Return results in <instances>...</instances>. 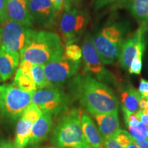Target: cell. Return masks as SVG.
Instances as JSON below:
<instances>
[{"mask_svg": "<svg viewBox=\"0 0 148 148\" xmlns=\"http://www.w3.org/2000/svg\"><path fill=\"white\" fill-rule=\"evenodd\" d=\"M32 95L14 84L0 85V110L3 117L10 122L16 121L32 103Z\"/></svg>", "mask_w": 148, "mask_h": 148, "instance_id": "obj_4", "label": "cell"}, {"mask_svg": "<svg viewBox=\"0 0 148 148\" xmlns=\"http://www.w3.org/2000/svg\"><path fill=\"white\" fill-rule=\"evenodd\" d=\"M0 148H18L15 143L8 140H0Z\"/></svg>", "mask_w": 148, "mask_h": 148, "instance_id": "obj_33", "label": "cell"}, {"mask_svg": "<svg viewBox=\"0 0 148 148\" xmlns=\"http://www.w3.org/2000/svg\"><path fill=\"white\" fill-rule=\"evenodd\" d=\"M82 132L88 145L92 148H104V140L89 115L82 112L81 116Z\"/></svg>", "mask_w": 148, "mask_h": 148, "instance_id": "obj_17", "label": "cell"}, {"mask_svg": "<svg viewBox=\"0 0 148 148\" xmlns=\"http://www.w3.org/2000/svg\"><path fill=\"white\" fill-rule=\"evenodd\" d=\"M33 24L49 28L54 25L56 12L50 0H26Z\"/></svg>", "mask_w": 148, "mask_h": 148, "instance_id": "obj_12", "label": "cell"}, {"mask_svg": "<svg viewBox=\"0 0 148 148\" xmlns=\"http://www.w3.org/2000/svg\"><path fill=\"white\" fill-rule=\"evenodd\" d=\"M147 140H148V136H147Z\"/></svg>", "mask_w": 148, "mask_h": 148, "instance_id": "obj_39", "label": "cell"}, {"mask_svg": "<svg viewBox=\"0 0 148 148\" xmlns=\"http://www.w3.org/2000/svg\"><path fill=\"white\" fill-rule=\"evenodd\" d=\"M13 84L20 89L32 93H34L38 88L32 73H23L18 69L14 76Z\"/></svg>", "mask_w": 148, "mask_h": 148, "instance_id": "obj_22", "label": "cell"}, {"mask_svg": "<svg viewBox=\"0 0 148 148\" xmlns=\"http://www.w3.org/2000/svg\"><path fill=\"white\" fill-rule=\"evenodd\" d=\"M91 38L103 65L114 63L119 58L121 45L110 42L101 32L97 33Z\"/></svg>", "mask_w": 148, "mask_h": 148, "instance_id": "obj_13", "label": "cell"}, {"mask_svg": "<svg viewBox=\"0 0 148 148\" xmlns=\"http://www.w3.org/2000/svg\"><path fill=\"white\" fill-rule=\"evenodd\" d=\"M93 116L103 140L113 136L120 129L118 110L108 113L95 114Z\"/></svg>", "mask_w": 148, "mask_h": 148, "instance_id": "obj_15", "label": "cell"}, {"mask_svg": "<svg viewBox=\"0 0 148 148\" xmlns=\"http://www.w3.org/2000/svg\"><path fill=\"white\" fill-rule=\"evenodd\" d=\"M32 29L8 20L2 26L0 47L8 51L21 52L28 40Z\"/></svg>", "mask_w": 148, "mask_h": 148, "instance_id": "obj_8", "label": "cell"}, {"mask_svg": "<svg viewBox=\"0 0 148 148\" xmlns=\"http://www.w3.org/2000/svg\"><path fill=\"white\" fill-rule=\"evenodd\" d=\"M129 7L136 19L142 23H148V0H132Z\"/></svg>", "mask_w": 148, "mask_h": 148, "instance_id": "obj_23", "label": "cell"}, {"mask_svg": "<svg viewBox=\"0 0 148 148\" xmlns=\"http://www.w3.org/2000/svg\"><path fill=\"white\" fill-rule=\"evenodd\" d=\"M8 20L7 0H0V25L3 26Z\"/></svg>", "mask_w": 148, "mask_h": 148, "instance_id": "obj_28", "label": "cell"}, {"mask_svg": "<svg viewBox=\"0 0 148 148\" xmlns=\"http://www.w3.org/2000/svg\"><path fill=\"white\" fill-rule=\"evenodd\" d=\"M142 26L121 45V53L119 60L123 69L128 70L131 62L138 54H143L145 49V41L144 33L147 24L142 23Z\"/></svg>", "mask_w": 148, "mask_h": 148, "instance_id": "obj_11", "label": "cell"}, {"mask_svg": "<svg viewBox=\"0 0 148 148\" xmlns=\"http://www.w3.org/2000/svg\"><path fill=\"white\" fill-rule=\"evenodd\" d=\"M7 12L8 20L28 27L33 25L26 0H7Z\"/></svg>", "mask_w": 148, "mask_h": 148, "instance_id": "obj_14", "label": "cell"}, {"mask_svg": "<svg viewBox=\"0 0 148 148\" xmlns=\"http://www.w3.org/2000/svg\"><path fill=\"white\" fill-rule=\"evenodd\" d=\"M63 56L64 58L68 60L73 61V62H78L81 60L82 58V48L75 43L66 45L64 47L63 51Z\"/></svg>", "mask_w": 148, "mask_h": 148, "instance_id": "obj_26", "label": "cell"}, {"mask_svg": "<svg viewBox=\"0 0 148 148\" xmlns=\"http://www.w3.org/2000/svg\"><path fill=\"white\" fill-rule=\"evenodd\" d=\"M50 1L58 13L60 11L63 10L64 7L71 5V0H50Z\"/></svg>", "mask_w": 148, "mask_h": 148, "instance_id": "obj_29", "label": "cell"}, {"mask_svg": "<svg viewBox=\"0 0 148 148\" xmlns=\"http://www.w3.org/2000/svg\"><path fill=\"white\" fill-rule=\"evenodd\" d=\"M138 109L139 110L143 111V112H148V99L142 96L140 97L138 104Z\"/></svg>", "mask_w": 148, "mask_h": 148, "instance_id": "obj_32", "label": "cell"}, {"mask_svg": "<svg viewBox=\"0 0 148 148\" xmlns=\"http://www.w3.org/2000/svg\"><path fill=\"white\" fill-rule=\"evenodd\" d=\"M116 1V0H95V8L99 9L101 7L104 6V5H108L109 3L113 2V1Z\"/></svg>", "mask_w": 148, "mask_h": 148, "instance_id": "obj_34", "label": "cell"}, {"mask_svg": "<svg viewBox=\"0 0 148 148\" xmlns=\"http://www.w3.org/2000/svg\"><path fill=\"white\" fill-rule=\"evenodd\" d=\"M123 117L129 134L135 140H147L148 127L138 119L136 112H131L122 107Z\"/></svg>", "mask_w": 148, "mask_h": 148, "instance_id": "obj_19", "label": "cell"}, {"mask_svg": "<svg viewBox=\"0 0 148 148\" xmlns=\"http://www.w3.org/2000/svg\"><path fill=\"white\" fill-rule=\"evenodd\" d=\"M82 59L86 71L96 76L100 82L108 83L114 82V75L105 69L101 62L100 57L94 47L91 36L89 34H86L83 42Z\"/></svg>", "mask_w": 148, "mask_h": 148, "instance_id": "obj_9", "label": "cell"}, {"mask_svg": "<svg viewBox=\"0 0 148 148\" xmlns=\"http://www.w3.org/2000/svg\"><path fill=\"white\" fill-rule=\"evenodd\" d=\"M32 103L36 104L43 113L57 115L67 110L69 98L59 88L49 86L38 88L33 93Z\"/></svg>", "mask_w": 148, "mask_h": 148, "instance_id": "obj_5", "label": "cell"}, {"mask_svg": "<svg viewBox=\"0 0 148 148\" xmlns=\"http://www.w3.org/2000/svg\"><path fill=\"white\" fill-rule=\"evenodd\" d=\"M138 91L143 97L148 99V80L141 78L140 79V84Z\"/></svg>", "mask_w": 148, "mask_h": 148, "instance_id": "obj_30", "label": "cell"}, {"mask_svg": "<svg viewBox=\"0 0 148 148\" xmlns=\"http://www.w3.org/2000/svg\"><path fill=\"white\" fill-rule=\"evenodd\" d=\"M142 95L137 90L133 87H126L121 94L122 107L131 112H136L138 110V104Z\"/></svg>", "mask_w": 148, "mask_h": 148, "instance_id": "obj_20", "label": "cell"}, {"mask_svg": "<svg viewBox=\"0 0 148 148\" xmlns=\"http://www.w3.org/2000/svg\"><path fill=\"white\" fill-rule=\"evenodd\" d=\"M126 148H139V147H138V145H136V143H135L134 140L132 139V141H131L130 143V144L127 146Z\"/></svg>", "mask_w": 148, "mask_h": 148, "instance_id": "obj_36", "label": "cell"}, {"mask_svg": "<svg viewBox=\"0 0 148 148\" xmlns=\"http://www.w3.org/2000/svg\"><path fill=\"white\" fill-rule=\"evenodd\" d=\"M138 119L140 120L146 127H148V112H143V111L138 110L136 112Z\"/></svg>", "mask_w": 148, "mask_h": 148, "instance_id": "obj_31", "label": "cell"}, {"mask_svg": "<svg viewBox=\"0 0 148 148\" xmlns=\"http://www.w3.org/2000/svg\"><path fill=\"white\" fill-rule=\"evenodd\" d=\"M101 33L110 42L120 45H122L123 43V36L124 32L120 25L112 24L104 27Z\"/></svg>", "mask_w": 148, "mask_h": 148, "instance_id": "obj_24", "label": "cell"}, {"mask_svg": "<svg viewBox=\"0 0 148 148\" xmlns=\"http://www.w3.org/2000/svg\"><path fill=\"white\" fill-rule=\"evenodd\" d=\"M0 81H1V80H0Z\"/></svg>", "mask_w": 148, "mask_h": 148, "instance_id": "obj_41", "label": "cell"}, {"mask_svg": "<svg viewBox=\"0 0 148 148\" xmlns=\"http://www.w3.org/2000/svg\"><path fill=\"white\" fill-rule=\"evenodd\" d=\"M44 148H60V147H44Z\"/></svg>", "mask_w": 148, "mask_h": 148, "instance_id": "obj_38", "label": "cell"}, {"mask_svg": "<svg viewBox=\"0 0 148 148\" xmlns=\"http://www.w3.org/2000/svg\"><path fill=\"white\" fill-rule=\"evenodd\" d=\"M82 112L77 108L65 111L53 130L51 141L60 148H89L82 132Z\"/></svg>", "mask_w": 148, "mask_h": 148, "instance_id": "obj_3", "label": "cell"}, {"mask_svg": "<svg viewBox=\"0 0 148 148\" xmlns=\"http://www.w3.org/2000/svg\"><path fill=\"white\" fill-rule=\"evenodd\" d=\"M32 75L38 88H45L50 86L48 82L47 77H46L44 65L42 64H33L32 67Z\"/></svg>", "mask_w": 148, "mask_h": 148, "instance_id": "obj_25", "label": "cell"}, {"mask_svg": "<svg viewBox=\"0 0 148 148\" xmlns=\"http://www.w3.org/2000/svg\"><path fill=\"white\" fill-rule=\"evenodd\" d=\"M89 148H92V147H89Z\"/></svg>", "mask_w": 148, "mask_h": 148, "instance_id": "obj_40", "label": "cell"}, {"mask_svg": "<svg viewBox=\"0 0 148 148\" xmlns=\"http://www.w3.org/2000/svg\"><path fill=\"white\" fill-rule=\"evenodd\" d=\"M143 54H138L134 57L131 62L128 71L130 74L139 75L142 70V58Z\"/></svg>", "mask_w": 148, "mask_h": 148, "instance_id": "obj_27", "label": "cell"}, {"mask_svg": "<svg viewBox=\"0 0 148 148\" xmlns=\"http://www.w3.org/2000/svg\"><path fill=\"white\" fill-rule=\"evenodd\" d=\"M87 23L88 16L83 11L71 6L64 8L59 22V28L66 45L76 41Z\"/></svg>", "mask_w": 148, "mask_h": 148, "instance_id": "obj_6", "label": "cell"}, {"mask_svg": "<svg viewBox=\"0 0 148 148\" xmlns=\"http://www.w3.org/2000/svg\"><path fill=\"white\" fill-rule=\"evenodd\" d=\"M20 58L19 53L8 51L0 47V80L6 81L12 76Z\"/></svg>", "mask_w": 148, "mask_h": 148, "instance_id": "obj_18", "label": "cell"}, {"mask_svg": "<svg viewBox=\"0 0 148 148\" xmlns=\"http://www.w3.org/2000/svg\"><path fill=\"white\" fill-rule=\"evenodd\" d=\"M52 127V115L49 113H42L33 126L28 145H37L45 140L51 132Z\"/></svg>", "mask_w": 148, "mask_h": 148, "instance_id": "obj_16", "label": "cell"}, {"mask_svg": "<svg viewBox=\"0 0 148 148\" xmlns=\"http://www.w3.org/2000/svg\"><path fill=\"white\" fill-rule=\"evenodd\" d=\"M60 37L55 32L32 29L28 40L20 52L21 60L34 64H42L63 55Z\"/></svg>", "mask_w": 148, "mask_h": 148, "instance_id": "obj_2", "label": "cell"}, {"mask_svg": "<svg viewBox=\"0 0 148 148\" xmlns=\"http://www.w3.org/2000/svg\"><path fill=\"white\" fill-rule=\"evenodd\" d=\"M132 139L129 132L119 129L113 136L104 140V148H126Z\"/></svg>", "mask_w": 148, "mask_h": 148, "instance_id": "obj_21", "label": "cell"}, {"mask_svg": "<svg viewBox=\"0 0 148 148\" xmlns=\"http://www.w3.org/2000/svg\"><path fill=\"white\" fill-rule=\"evenodd\" d=\"M135 143L139 148H148V140H135Z\"/></svg>", "mask_w": 148, "mask_h": 148, "instance_id": "obj_35", "label": "cell"}, {"mask_svg": "<svg viewBox=\"0 0 148 148\" xmlns=\"http://www.w3.org/2000/svg\"><path fill=\"white\" fill-rule=\"evenodd\" d=\"M42 113V110L32 103L23 111L16 127L14 143L18 148H25L28 145L33 126Z\"/></svg>", "mask_w": 148, "mask_h": 148, "instance_id": "obj_10", "label": "cell"}, {"mask_svg": "<svg viewBox=\"0 0 148 148\" xmlns=\"http://www.w3.org/2000/svg\"><path fill=\"white\" fill-rule=\"evenodd\" d=\"M1 31H2V27H0V42H1Z\"/></svg>", "mask_w": 148, "mask_h": 148, "instance_id": "obj_37", "label": "cell"}, {"mask_svg": "<svg viewBox=\"0 0 148 148\" xmlns=\"http://www.w3.org/2000/svg\"><path fill=\"white\" fill-rule=\"evenodd\" d=\"M72 88L81 104L92 116L118 110L119 102L114 92L89 73L75 77Z\"/></svg>", "mask_w": 148, "mask_h": 148, "instance_id": "obj_1", "label": "cell"}, {"mask_svg": "<svg viewBox=\"0 0 148 148\" xmlns=\"http://www.w3.org/2000/svg\"><path fill=\"white\" fill-rule=\"evenodd\" d=\"M81 61L73 62L63 55L52 59L44 65L46 77L49 85L59 88L75 76L80 67Z\"/></svg>", "mask_w": 148, "mask_h": 148, "instance_id": "obj_7", "label": "cell"}]
</instances>
